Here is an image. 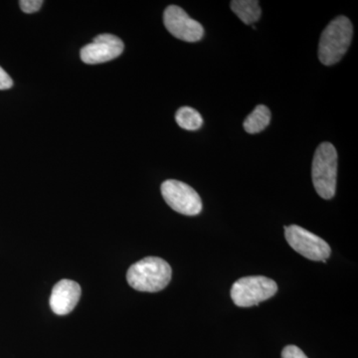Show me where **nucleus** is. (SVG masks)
<instances>
[{
    "label": "nucleus",
    "instance_id": "nucleus-13",
    "mask_svg": "<svg viewBox=\"0 0 358 358\" xmlns=\"http://www.w3.org/2000/svg\"><path fill=\"white\" fill-rule=\"evenodd\" d=\"M43 3L42 0H20V1L21 10L25 13H37Z\"/></svg>",
    "mask_w": 358,
    "mask_h": 358
},
{
    "label": "nucleus",
    "instance_id": "nucleus-2",
    "mask_svg": "<svg viewBox=\"0 0 358 358\" xmlns=\"http://www.w3.org/2000/svg\"><path fill=\"white\" fill-rule=\"evenodd\" d=\"M353 28L345 16L334 18L322 33L319 44L320 62L331 66L339 62L352 43Z\"/></svg>",
    "mask_w": 358,
    "mask_h": 358
},
{
    "label": "nucleus",
    "instance_id": "nucleus-15",
    "mask_svg": "<svg viewBox=\"0 0 358 358\" xmlns=\"http://www.w3.org/2000/svg\"><path fill=\"white\" fill-rule=\"evenodd\" d=\"M13 86V81L10 76L0 67V90H8Z\"/></svg>",
    "mask_w": 358,
    "mask_h": 358
},
{
    "label": "nucleus",
    "instance_id": "nucleus-7",
    "mask_svg": "<svg viewBox=\"0 0 358 358\" xmlns=\"http://www.w3.org/2000/svg\"><path fill=\"white\" fill-rule=\"evenodd\" d=\"M164 23L167 31L176 38L182 41H199L204 35L203 26L192 20L181 7L171 6L167 7L164 14Z\"/></svg>",
    "mask_w": 358,
    "mask_h": 358
},
{
    "label": "nucleus",
    "instance_id": "nucleus-3",
    "mask_svg": "<svg viewBox=\"0 0 358 358\" xmlns=\"http://www.w3.org/2000/svg\"><path fill=\"white\" fill-rule=\"evenodd\" d=\"M312 178L317 194L324 199H333L338 178V152L331 143H320L315 150Z\"/></svg>",
    "mask_w": 358,
    "mask_h": 358
},
{
    "label": "nucleus",
    "instance_id": "nucleus-4",
    "mask_svg": "<svg viewBox=\"0 0 358 358\" xmlns=\"http://www.w3.org/2000/svg\"><path fill=\"white\" fill-rule=\"evenodd\" d=\"M277 292L278 285L274 280L264 275H250L233 284L231 299L237 307L250 308L268 300Z\"/></svg>",
    "mask_w": 358,
    "mask_h": 358
},
{
    "label": "nucleus",
    "instance_id": "nucleus-1",
    "mask_svg": "<svg viewBox=\"0 0 358 358\" xmlns=\"http://www.w3.org/2000/svg\"><path fill=\"white\" fill-rule=\"evenodd\" d=\"M171 275L173 270L164 259L147 257L129 267L127 281L136 291L157 293L166 288Z\"/></svg>",
    "mask_w": 358,
    "mask_h": 358
},
{
    "label": "nucleus",
    "instance_id": "nucleus-14",
    "mask_svg": "<svg viewBox=\"0 0 358 358\" xmlns=\"http://www.w3.org/2000/svg\"><path fill=\"white\" fill-rule=\"evenodd\" d=\"M282 358H308L300 348L288 345L282 350Z\"/></svg>",
    "mask_w": 358,
    "mask_h": 358
},
{
    "label": "nucleus",
    "instance_id": "nucleus-5",
    "mask_svg": "<svg viewBox=\"0 0 358 358\" xmlns=\"http://www.w3.org/2000/svg\"><path fill=\"white\" fill-rule=\"evenodd\" d=\"M285 237L294 251L308 260L327 263V259L331 256V247L324 239L300 226H286Z\"/></svg>",
    "mask_w": 358,
    "mask_h": 358
},
{
    "label": "nucleus",
    "instance_id": "nucleus-11",
    "mask_svg": "<svg viewBox=\"0 0 358 358\" xmlns=\"http://www.w3.org/2000/svg\"><path fill=\"white\" fill-rule=\"evenodd\" d=\"M271 122V112L266 106H257L255 110L244 121L245 131L248 134H258L264 131Z\"/></svg>",
    "mask_w": 358,
    "mask_h": 358
},
{
    "label": "nucleus",
    "instance_id": "nucleus-6",
    "mask_svg": "<svg viewBox=\"0 0 358 358\" xmlns=\"http://www.w3.org/2000/svg\"><path fill=\"white\" fill-rule=\"evenodd\" d=\"M162 197L174 211L183 215H199L202 210V201L199 193L185 182L169 179L162 185Z\"/></svg>",
    "mask_w": 358,
    "mask_h": 358
},
{
    "label": "nucleus",
    "instance_id": "nucleus-8",
    "mask_svg": "<svg viewBox=\"0 0 358 358\" xmlns=\"http://www.w3.org/2000/svg\"><path fill=\"white\" fill-rule=\"evenodd\" d=\"M124 49V42L119 37L113 34H101L81 49L80 56L86 64H101L119 57Z\"/></svg>",
    "mask_w": 358,
    "mask_h": 358
},
{
    "label": "nucleus",
    "instance_id": "nucleus-10",
    "mask_svg": "<svg viewBox=\"0 0 358 358\" xmlns=\"http://www.w3.org/2000/svg\"><path fill=\"white\" fill-rule=\"evenodd\" d=\"M231 9L247 25L257 22L262 13L256 0H234L231 1Z\"/></svg>",
    "mask_w": 358,
    "mask_h": 358
},
{
    "label": "nucleus",
    "instance_id": "nucleus-9",
    "mask_svg": "<svg viewBox=\"0 0 358 358\" xmlns=\"http://www.w3.org/2000/svg\"><path fill=\"white\" fill-rule=\"evenodd\" d=\"M81 287L77 282L62 280L52 289L50 307L58 315H68L74 310L81 298Z\"/></svg>",
    "mask_w": 358,
    "mask_h": 358
},
{
    "label": "nucleus",
    "instance_id": "nucleus-12",
    "mask_svg": "<svg viewBox=\"0 0 358 358\" xmlns=\"http://www.w3.org/2000/svg\"><path fill=\"white\" fill-rule=\"evenodd\" d=\"M176 121L181 129L186 131H197L203 124V119L196 110L190 107L180 108L176 112Z\"/></svg>",
    "mask_w": 358,
    "mask_h": 358
}]
</instances>
